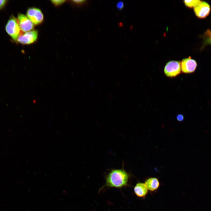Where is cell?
<instances>
[{
	"label": "cell",
	"instance_id": "1",
	"mask_svg": "<svg viewBox=\"0 0 211 211\" xmlns=\"http://www.w3.org/2000/svg\"><path fill=\"white\" fill-rule=\"evenodd\" d=\"M129 174L124 169H113L105 177L106 183L103 187L120 188L128 185Z\"/></svg>",
	"mask_w": 211,
	"mask_h": 211
},
{
	"label": "cell",
	"instance_id": "2",
	"mask_svg": "<svg viewBox=\"0 0 211 211\" xmlns=\"http://www.w3.org/2000/svg\"><path fill=\"white\" fill-rule=\"evenodd\" d=\"M5 30L8 34L15 41L20 35L21 30L17 19L13 16H11L5 26Z\"/></svg>",
	"mask_w": 211,
	"mask_h": 211
},
{
	"label": "cell",
	"instance_id": "3",
	"mask_svg": "<svg viewBox=\"0 0 211 211\" xmlns=\"http://www.w3.org/2000/svg\"><path fill=\"white\" fill-rule=\"evenodd\" d=\"M181 62L172 60L167 62L164 69L165 74L169 77H174L179 74L181 72Z\"/></svg>",
	"mask_w": 211,
	"mask_h": 211
},
{
	"label": "cell",
	"instance_id": "4",
	"mask_svg": "<svg viewBox=\"0 0 211 211\" xmlns=\"http://www.w3.org/2000/svg\"><path fill=\"white\" fill-rule=\"evenodd\" d=\"M26 16L35 25L41 23L44 18L43 14L39 8L36 7L28 8L26 12Z\"/></svg>",
	"mask_w": 211,
	"mask_h": 211
},
{
	"label": "cell",
	"instance_id": "5",
	"mask_svg": "<svg viewBox=\"0 0 211 211\" xmlns=\"http://www.w3.org/2000/svg\"><path fill=\"white\" fill-rule=\"evenodd\" d=\"M38 36L36 30H32L20 34L16 41L23 45H29L35 42Z\"/></svg>",
	"mask_w": 211,
	"mask_h": 211
},
{
	"label": "cell",
	"instance_id": "6",
	"mask_svg": "<svg viewBox=\"0 0 211 211\" xmlns=\"http://www.w3.org/2000/svg\"><path fill=\"white\" fill-rule=\"evenodd\" d=\"M196 16L200 19L205 18L209 15L210 11V6L207 2L201 1L196 6L193 8Z\"/></svg>",
	"mask_w": 211,
	"mask_h": 211
},
{
	"label": "cell",
	"instance_id": "7",
	"mask_svg": "<svg viewBox=\"0 0 211 211\" xmlns=\"http://www.w3.org/2000/svg\"><path fill=\"white\" fill-rule=\"evenodd\" d=\"M182 72L185 74H190L194 72L197 66L196 61L190 57L183 59L181 62Z\"/></svg>",
	"mask_w": 211,
	"mask_h": 211
},
{
	"label": "cell",
	"instance_id": "8",
	"mask_svg": "<svg viewBox=\"0 0 211 211\" xmlns=\"http://www.w3.org/2000/svg\"><path fill=\"white\" fill-rule=\"evenodd\" d=\"M17 20L21 30L23 32H27L32 30L34 25L26 16L20 13L17 16Z\"/></svg>",
	"mask_w": 211,
	"mask_h": 211
},
{
	"label": "cell",
	"instance_id": "9",
	"mask_svg": "<svg viewBox=\"0 0 211 211\" xmlns=\"http://www.w3.org/2000/svg\"><path fill=\"white\" fill-rule=\"evenodd\" d=\"M134 191L137 197L143 198L147 194L148 189L144 183H138L135 186Z\"/></svg>",
	"mask_w": 211,
	"mask_h": 211
},
{
	"label": "cell",
	"instance_id": "10",
	"mask_svg": "<svg viewBox=\"0 0 211 211\" xmlns=\"http://www.w3.org/2000/svg\"><path fill=\"white\" fill-rule=\"evenodd\" d=\"M148 190L154 191L157 190L160 186L158 179L155 177L150 178L146 180L144 183Z\"/></svg>",
	"mask_w": 211,
	"mask_h": 211
},
{
	"label": "cell",
	"instance_id": "11",
	"mask_svg": "<svg viewBox=\"0 0 211 211\" xmlns=\"http://www.w3.org/2000/svg\"><path fill=\"white\" fill-rule=\"evenodd\" d=\"M201 1L200 0H184L183 2L185 6L190 8H194Z\"/></svg>",
	"mask_w": 211,
	"mask_h": 211
},
{
	"label": "cell",
	"instance_id": "12",
	"mask_svg": "<svg viewBox=\"0 0 211 211\" xmlns=\"http://www.w3.org/2000/svg\"><path fill=\"white\" fill-rule=\"evenodd\" d=\"M211 45V31L209 30H207L204 34V39L203 45Z\"/></svg>",
	"mask_w": 211,
	"mask_h": 211
},
{
	"label": "cell",
	"instance_id": "13",
	"mask_svg": "<svg viewBox=\"0 0 211 211\" xmlns=\"http://www.w3.org/2000/svg\"><path fill=\"white\" fill-rule=\"evenodd\" d=\"M52 4L56 6H58L63 4L65 1L64 0H54L51 1Z\"/></svg>",
	"mask_w": 211,
	"mask_h": 211
},
{
	"label": "cell",
	"instance_id": "14",
	"mask_svg": "<svg viewBox=\"0 0 211 211\" xmlns=\"http://www.w3.org/2000/svg\"><path fill=\"white\" fill-rule=\"evenodd\" d=\"M72 2L76 5H83L87 3V1L85 0H73Z\"/></svg>",
	"mask_w": 211,
	"mask_h": 211
},
{
	"label": "cell",
	"instance_id": "15",
	"mask_svg": "<svg viewBox=\"0 0 211 211\" xmlns=\"http://www.w3.org/2000/svg\"><path fill=\"white\" fill-rule=\"evenodd\" d=\"M7 2V0H0V10L2 9L5 7Z\"/></svg>",
	"mask_w": 211,
	"mask_h": 211
},
{
	"label": "cell",
	"instance_id": "16",
	"mask_svg": "<svg viewBox=\"0 0 211 211\" xmlns=\"http://www.w3.org/2000/svg\"><path fill=\"white\" fill-rule=\"evenodd\" d=\"M116 6L118 8L121 9L124 6V4L122 1H119L117 3Z\"/></svg>",
	"mask_w": 211,
	"mask_h": 211
},
{
	"label": "cell",
	"instance_id": "17",
	"mask_svg": "<svg viewBox=\"0 0 211 211\" xmlns=\"http://www.w3.org/2000/svg\"><path fill=\"white\" fill-rule=\"evenodd\" d=\"M184 118L183 115L181 114L178 115L176 117L177 120L179 122L183 121L184 119Z\"/></svg>",
	"mask_w": 211,
	"mask_h": 211
}]
</instances>
